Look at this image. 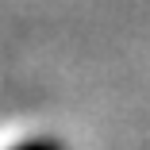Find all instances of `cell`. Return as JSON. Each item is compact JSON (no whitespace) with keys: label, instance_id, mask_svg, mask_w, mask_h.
I'll use <instances>...</instances> for the list:
<instances>
[{"label":"cell","instance_id":"cell-1","mask_svg":"<svg viewBox=\"0 0 150 150\" xmlns=\"http://www.w3.org/2000/svg\"><path fill=\"white\" fill-rule=\"evenodd\" d=\"M12 150H66L58 139H27V142H19V146H12Z\"/></svg>","mask_w":150,"mask_h":150}]
</instances>
